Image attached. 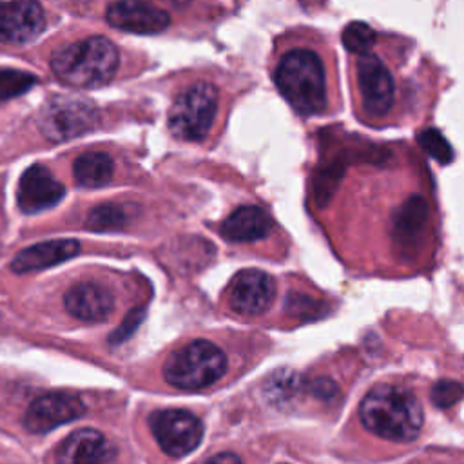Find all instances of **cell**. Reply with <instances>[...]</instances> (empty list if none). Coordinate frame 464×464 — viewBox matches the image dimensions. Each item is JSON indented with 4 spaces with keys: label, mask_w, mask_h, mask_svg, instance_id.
<instances>
[{
    "label": "cell",
    "mask_w": 464,
    "mask_h": 464,
    "mask_svg": "<svg viewBox=\"0 0 464 464\" xmlns=\"http://www.w3.org/2000/svg\"><path fill=\"white\" fill-rule=\"evenodd\" d=\"M359 417L368 431L392 442H411L424 420L419 399L395 384L373 386L361 401Z\"/></svg>",
    "instance_id": "obj_1"
},
{
    "label": "cell",
    "mask_w": 464,
    "mask_h": 464,
    "mask_svg": "<svg viewBox=\"0 0 464 464\" xmlns=\"http://www.w3.org/2000/svg\"><path fill=\"white\" fill-rule=\"evenodd\" d=\"M274 82L286 102L301 114H321L328 107L326 67L310 47H292L276 63Z\"/></svg>",
    "instance_id": "obj_2"
},
{
    "label": "cell",
    "mask_w": 464,
    "mask_h": 464,
    "mask_svg": "<svg viewBox=\"0 0 464 464\" xmlns=\"http://www.w3.org/2000/svg\"><path fill=\"white\" fill-rule=\"evenodd\" d=\"M51 67L65 85L92 89L112 80L118 69V51L111 40L91 36L56 51Z\"/></svg>",
    "instance_id": "obj_3"
},
{
    "label": "cell",
    "mask_w": 464,
    "mask_h": 464,
    "mask_svg": "<svg viewBox=\"0 0 464 464\" xmlns=\"http://www.w3.org/2000/svg\"><path fill=\"white\" fill-rule=\"evenodd\" d=\"M225 370V352L207 339H196L169 355L163 377L174 388L196 392L214 384L223 377Z\"/></svg>",
    "instance_id": "obj_4"
},
{
    "label": "cell",
    "mask_w": 464,
    "mask_h": 464,
    "mask_svg": "<svg viewBox=\"0 0 464 464\" xmlns=\"http://www.w3.org/2000/svg\"><path fill=\"white\" fill-rule=\"evenodd\" d=\"M218 112V91L210 83H194L181 91L169 112V129L187 141L203 140Z\"/></svg>",
    "instance_id": "obj_5"
},
{
    "label": "cell",
    "mask_w": 464,
    "mask_h": 464,
    "mask_svg": "<svg viewBox=\"0 0 464 464\" xmlns=\"http://www.w3.org/2000/svg\"><path fill=\"white\" fill-rule=\"evenodd\" d=\"M355 85L362 111L370 118H384L390 112L395 103V78L377 54H357Z\"/></svg>",
    "instance_id": "obj_6"
},
{
    "label": "cell",
    "mask_w": 464,
    "mask_h": 464,
    "mask_svg": "<svg viewBox=\"0 0 464 464\" xmlns=\"http://www.w3.org/2000/svg\"><path fill=\"white\" fill-rule=\"evenodd\" d=\"M36 121L47 140L65 141L89 132L96 125L98 114L85 100L58 96L42 107Z\"/></svg>",
    "instance_id": "obj_7"
},
{
    "label": "cell",
    "mask_w": 464,
    "mask_h": 464,
    "mask_svg": "<svg viewBox=\"0 0 464 464\" xmlns=\"http://www.w3.org/2000/svg\"><path fill=\"white\" fill-rule=\"evenodd\" d=\"M149 424L161 450L172 457L190 453L198 448L203 437L201 420L185 410L154 411Z\"/></svg>",
    "instance_id": "obj_8"
},
{
    "label": "cell",
    "mask_w": 464,
    "mask_h": 464,
    "mask_svg": "<svg viewBox=\"0 0 464 464\" xmlns=\"http://www.w3.org/2000/svg\"><path fill=\"white\" fill-rule=\"evenodd\" d=\"M276 295V281L263 270L246 268L237 272L228 288L227 303L228 306L245 317L261 315L268 310Z\"/></svg>",
    "instance_id": "obj_9"
},
{
    "label": "cell",
    "mask_w": 464,
    "mask_h": 464,
    "mask_svg": "<svg viewBox=\"0 0 464 464\" xmlns=\"http://www.w3.org/2000/svg\"><path fill=\"white\" fill-rule=\"evenodd\" d=\"M85 411L82 401L71 393H47L31 402L24 424L33 433H47L60 424L78 419Z\"/></svg>",
    "instance_id": "obj_10"
},
{
    "label": "cell",
    "mask_w": 464,
    "mask_h": 464,
    "mask_svg": "<svg viewBox=\"0 0 464 464\" xmlns=\"http://www.w3.org/2000/svg\"><path fill=\"white\" fill-rule=\"evenodd\" d=\"M63 185L54 179L47 167L33 165L22 174L18 181L16 201L22 212L36 214L54 207L63 198Z\"/></svg>",
    "instance_id": "obj_11"
},
{
    "label": "cell",
    "mask_w": 464,
    "mask_h": 464,
    "mask_svg": "<svg viewBox=\"0 0 464 464\" xmlns=\"http://www.w3.org/2000/svg\"><path fill=\"white\" fill-rule=\"evenodd\" d=\"M45 25L44 11L34 2H0V42L25 44Z\"/></svg>",
    "instance_id": "obj_12"
},
{
    "label": "cell",
    "mask_w": 464,
    "mask_h": 464,
    "mask_svg": "<svg viewBox=\"0 0 464 464\" xmlns=\"http://www.w3.org/2000/svg\"><path fill=\"white\" fill-rule=\"evenodd\" d=\"M107 20L111 25L121 29V31H130V33H140V34H152L163 31L170 18L165 11L143 4V2H116L111 4L107 9Z\"/></svg>",
    "instance_id": "obj_13"
},
{
    "label": "cell",
    "mask_w": 464,
    "mask_h": 464,
    "mask_svg": "<svg viewBox=\"0 0 464 464\" xmlns=\"http://www.w3.org/2000/svg\"><path fill=\"white\" fill-rule=\"evenodd\" d=\"M109 457V442L96 430L71 433L56 451V464H103Z\"/></svg>",
    "instance_id": "obj_14"
},
{
    "label": "cell",
    "mask_w": 464,
    "mask_h": 464,
    "mask_svg": "<svg viewBox=\"0 0 464 464\" xmlns=\"http://www.w3.org/2000/svg\"><path fill=\"white\" fill-rule=\"evenodd\" d=\"M67 310L83 321H102L112 310V295L100 285L78 283L65 294Z\"/></svg>",
    "instance_id": "obj_15"
},
{
    "label": "cell",
    "mask_w": 464,
    "mask_h": 464,
    "mask_svg": "<svg viewBox=\"0 0 464 464\" xmlns=\"http://www.w3.org/2000/svg\"><path fill=\"white\" fill-rule=\"evenodd\" d=\"M78 241L74 239H53L45 243L33 245L22 252H18L11 263V268L18 274L49 268L58 265L78 254Z\"/></svg>",
    "instance_id": "obj_16"
},
{
    "label": "cell",
    "mask_w": 464,
    "mask_h": 464,
    "mask_svg": "<svg viewBox=\"0 0 464 464\" xmlns=\"http://www.w3.org/2000/svg\"><path fill=\"white\" fill-rule=\"evenodd\" d=\"M272 228L268 214L254 205H245L234 210L223 223L221 234L234 243H252L266 237Z\"/></svg>",
    "instance_id": "obj_17"
},
{
    "label": "cell",
    "mask_w": 464,
    "mask_h": 464,
    "mask_svg": "<svg viewBox=\"0 0 464 464\" xmlns=\"http://www.w3.org/2000/svg\"><path fill=\"white\" fill-rule=\"evenodd\" d=\"M72 172L78 185L96 188L112 178V160L105 152H85L74 161Z\"/></svg>",
    "instance_id": "obj_18"
},
{
    "label": "cell",
    "mask_w": 464,
    "mask_h": 464,
    "mask_svg": "<svg viewBox=\"0 0 464 464\" xmlns=\"http://www.w3.org/2000/svg\"><path fill=\"white\" fill-rule=\"evenodd\" d=\"M125 212L116 205H100L87 216V227L91 230H118L125 223Z\"/></svg>",
    "instance_id": "obj_19"
},
{
    "label": "cell",
    "mask_w": 464,
    "mask_h": 464,
    "mask_svg": "<svg viewBox=\"0 0 464 464\" xmlns=\"http://www.w3.org/2000/svg\"><path fill=\"white\" fill-rule=\"evenodd\" d=\"M373 38H375L373 29L368 27L366 24H362V22H352L343 31V42H344L346 49L350 53H355V54L370 51V47L373 44Z\"/></svg>",
    "instance_id": "obj_20"
},
{
    "label": "cell",
    "mask_w": 464,
    "mask_h": 464,
    "mask_svg": "<svg viewBox=\"0 0 464 464\" xmlns=\"http://www.w3.org/2000/svg\"><path fill=\"white\" fill-rule=\"evenodd\" d=\"M36 82L33 74H27L24 71H0V100L18 96L31 89V85Z\"/></svg>",
    "instance_id": "obj_21"
},
{
    "label": "cell",
    "mask_w": 464,
    "mask_h": 464,
    "mask_svg": "<svg viewBox=\"0 0 464 464\" xmlns=\"http://www.w3.org/2000/svg\"><path fill=\"white\" fill-rule=\"evenodd\" d=\"M464 397V386L457 381H439L431 388V402L437 408H450L457 404Z\"/></svg>",
    "instance_id": "obj_22"
},
{
    "label": "cell",
    "mask_w": 464,
    "mask_h": 464,
    "mask_svg": "<svg viewBox=\"0 0 464 464\" xmlns=\"http://www.w3.org/2000/svg\"><path fill=\"white\" fill-rule=\"evenodd\" d=\"M419 143L428 150V154H431L440 163H448L453 156L448 141L435 129H428V130L420 132L419 134Z\"/></svg>",
    "instance_id": "obj_23"
},
{
    "label": "cell",
    "mask_w": 464,
    "mask_h": 464,
    "mask_svg": "<svg viewBox=\"0 0 464 464\" xmlns=\"http://www.w3.org/2000/svg\"><path fill=\"white\" fill-rule=\"evenodd\" d=\"M141 314H143V308H134V310L125 317V321L120 324V328L112 332L111 343H121L125 337H129V335L132 334V330L140 324Z\"/></svg>",
    "instance_id": "obj_24"
},
{
    "label": "cell",
    "mask_w": 464,
    "mask_h": 464,
    "mask_svg": "<svg viewBox=\"0 0 464 464\" xmlns=\"http://www.w3.org/2000/svg\"><path fill=\"white\" fill-rule=\"evenodd\" d=\"M205 464H243L241 459L232 451H221L214 457H210Z\"/></svg>",
    "instance_id": "obj_25"
}]
</instances>
